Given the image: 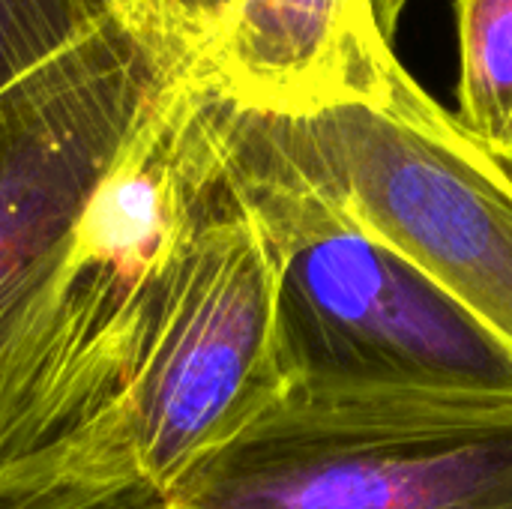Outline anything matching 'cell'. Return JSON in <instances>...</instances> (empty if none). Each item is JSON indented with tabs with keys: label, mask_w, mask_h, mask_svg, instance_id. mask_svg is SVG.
Returning a JSON list of instances; mask_svg holds the SVG:
<instances>
[{
	"label": "cell",
	"mask_w": 512,
	"mask_h": 509,
	"mask_svg": "<svg viewBox=\"0 0 512 509\" xmlns=\"http://www.w3.org/2000/svg\"><path fill=\"white\" fill-rule=\"evenodd\" d=\"M276 270L285 393L512 402V348L405 255L318 204L222 180Z\"/></svg>",
	"instance_id": "3"
},
{
	"label": "cell",
	"mask_w": 512,
	"mask_h": 509,
	"mask_svg": "<svg viewBox=\"0 0 512 509\" xmlns=\"http://www.w3.org/2000/svg\"><path fill=\"white\" fill-rule=\"evenodd\" d=\"M174 66L114 6L0 87V474L129 393L195 222L162 174L111 162Z\"/></svg>",
	"instance_id": "1"
},
{
	"label": "cell",
	"mask_w": 512,
	"mask_h": 509,
	"mask_svg": "<svg viewBox=\"0 0 512 509\" xmlns=\"http://www.w3.org/2000/svg\"><path fill=\"white\" fill-rule=\"evenodd\" d=\"M186 72L207 93L270 114L390 102L411 84L372 0H234Z\"/></svg>",
	"instance_id": "6"
},
{
	"label": "cell",
	"mask_w": 512,
	"mask_h": 509,
	"mask_svg": "<svg viewBox=\"0 0 512 509\" xmlns=\"http://www.w3.org/2000/svg\"><path fill=\"white\" fill-rule=\"evenodd\" d=\"M492 156H495V153H492ZM495 159L501 162V168H504V171L510 174V180H512V156H495Z\"/></svg>",
	"instance_id": "12"
},
{
	"label": "cell",
	"mask_w": 512,
	"mask_h": 509,
	"mask_svg": "<svg viewBox=\"0 0 512 509\" xmlns=\"http://www.w3.org/2000/svg\"><path fill=\"white\" fill-rule=\"evenodd\" d=\"M456 123L489 153L512 156V0H456Z\"/></svg>",
	"instance_id": "8"
},
{
	"label": "cell",
	"mask_w": 512,
	"mask_h": 509,
	"mask_svg": "<svg viewBox=\"0 0 512 509\" xmlns=\"http://www.w3.org/2000/svg\"><path fill=\"white\" fill-rule=\"evenodd\" d=\"M234 0H114V6L171 60L189 66L219 30Z\"/></svg>",
	"instance_id": "10"
},
{
	"label": "cell",
	"mask_w": 512,
	"mask_h": 509,
	"mask_svg": "<svg viewBox=\"0 0 512 509\" xmlns=\"http://www.w3.org/2000/svg\"><path fill=\"white\" fill-rule=\"evenodd\" d=\"M222 180L294 192L387 243L512 348V180L414 78L390 102L270 114L207 93Z\"/></svg>",
	"instance_id": "2"
},
{
	"label": "cell",
	"mask_w": 512,
	"mask_h": 509,
	"mask_svg": "<svg viewBox=\"0 0 512 509\" xmlns=\"http://www.w3.org/2000/svg\"><path fill=\"white\" fill-rule=\"evenodd\" d=\"M411 0H372V12H375V21H378V30L381 36L393 45V36L399 30V18L402 12L408 9Z\"/></svg>",
	"instance_id": "11"
},
{
	"label": "cell",
	"mask_w": 512,
	"mask_h": 509,
	"mask_svg": "<svg viewBox=\"0 0 512 509\" xmlns=\"http://www.w3.org/2000/svg\"><path fill=\"white\" fill-rule=\"evenodd\" d=\"M135 468L126 399L78 438L0 474V509H153Z\"/></svg>",
	"instance_id": "7"
},
{
	"label": "cell",
	"mask_w": 512,
	"mask_h": 509,
	"mask_svg": "<svg viewBox=\"0 0 512 509\" xmlns=\"http://www.w3.org/2000/svg\"><path fill=\"white\" fill-rule=\"evenodd\" d=\"M282 396L273 258L216 180L150 303L126 393L141 480L165 495Z\"/></svg>",
	"instance_id": "5"
},
{
	"label": "cell",
	"mask_w": 512,
	"mask_h": 509,
	"mask_svg": "<svg viewBox=\"0 0 512 509\" xmlns=\"http://www.w3.org/2000/svg\"><path fill=\"white\" fill-rule=\"evenodd\" d=\"M153 509H512V402L285 393Z\"/></svg>",
	"instance_id": "4"
},
{
	"label": "cell",
	"mask_w": 512,
	"mask_h": 509,
	"mask_svg": "<svg viewBox=\"0 0 512 509\" xmlns=\"http://www.w3.org/2000/svg\"><path fill=\"white\" fill-rule=\"evenodd\" d=\"M114 0H0V87L87 33Z\"/></svg>",
	"instance_id": "9"
}]
</instances>
